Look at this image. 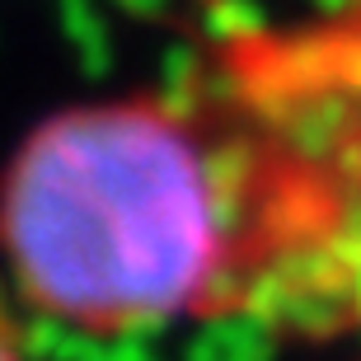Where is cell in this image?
<instances>
[{"label": "cell", "instance_id": "cell-3", "mask_svg": "<svg viewBox=\"0 0 361 361\" xmlns=\"http://www.w3.org/2000/svg\"><path fill=\"white\" fill-rule=\"evenodd\" d=\"M14 300L19 295L10 291V281L0 277V361H28L24 334H19V319H14Z\"/></svg>", "mask_w": 361, "mask_h": 361}, {"label": "cell", "instance_id": "cell-1", "mask_svg": "<svg viewBox=\"0 0 361 361\" xmlns=\"http://www.w3.org/2000/svg\"><path fill=\"white\" fill-rule=\"evenodd\" d=\"M0 258L19 305L75 334L249 319L254 188L212 85L47 118L0 183Z\"/></svg>", "mask_w": 361, "mask_h": 361}, {"label": "cell", "instance_id": "cell-2", "mask_svg": "<svg viewBox=\"0 0 361 361\" xmlns=\"http://www.w3.org/2000/svg\"><path fill=\"white\" fill-rule=\"evenodd\" d=\"M197 71L254 169L263 216L254 324L361 329V0L230 28Z\"/></svg>", "mask_w": 361, "mask_h": 361}]
</instances>
